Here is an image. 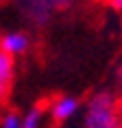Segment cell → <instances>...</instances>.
Instances as JSON below:
<instances>
[{"instance_id": "obj_5", "label": "cell", "mask_w": 122, "mask_h": 128, "mask_svg": "<svg viewBox=\"0 0 122 128\" xmlns=\"http://www.w3.org/2000/svg\"><path fill=\"white\" fill-rule=\"evenodd\" d=\"M44 117H46V108L41 104H35L22 115V128H41L44 126Z\"/></svg>"}, {"instance_id": "obj_6", "label": "cell", "mask_w": 122, "mask_h": 128, "mask_svg": "<svg viewBox=\"0 0 122 128\" xmlns=\"http://www.w3.org/2000/svg\"><path fill=\"white\" fill-rule=\"evenodd\" d=\"M0 128H22V115L18 111H5L0 115Z\"/></svg>"}, {"instance_id": "obj_3", "label": "cell", "mask_w": 122, "mask_h": 128, "mask_svg": "<svg viewBox=\"0 0 122 128\" xmlns=\"http://www.w3.org/2000/svg\"><path fill=\"white\" fill-rule=\"evenodd\" d=\"M0 50L7 52L9 56H22L31 50V37L22 30H11L0 37Z\"/></svg>"}, {"instance_id": "obj_2", "label": "cell", "mask_w": 122, "mask_h": 128, "mask_svg": "<svg viewBox=\"0 0 122 128\" xmlns=\"http://www.w3.org/2000/svg\"><path fill=\"white\" fill-rule=\"evenodd\" d=\"M81 111V102L76 100L74 96H57L48 102L46 113L50 115V120L54 124H66L72 117H76Z\"/></svg>"}, {"instance_id": "obj_4", "label": "cell", "mask_w": 122, "mask_h": 128, "mask_svg": "<svg viewBox=\"0 0 122 128\" xmlns=\"http://www.w3.org/2000/svg\"><path fill=\"white\" fill-rule=\"evenodd\" d=\"M13 80H15V59L0 50V104L7 102V98L11 96Z\"/></svg>"}, {"instance_id": "obj_8", "label": "cell", "mask_w": 122, "mask_h": 128, "mask_svg": "<svg viewBox=\"0 0 122 128\" xmlns=\"http://www.w3.org/2000/svg\"><path fill=\"white\" fill-rule=\"evenodd\" d=\"M118 96H120V100H122V68L118 72Z\"/></svg>"}, {"instance_id": "obj_7", "label": "cell", "mask_w": 122, "mask_h": 128, "mask_svg": "<svg viewBox=\"0 0 122 128\" xmlns=\"http://www.w3.org/2000/svg\"><path fill=\"white\" fill-rule=\"evenodd\" d=\"M107 4L113 11H118V13H122V0H107Z\"/></svg>"}, {"instance_id": "obj_1", "label": "cell", "mask_w": 122, "mask_h": 128, "mask_svg": "<svg viewBox=\"0 0 122 128\" xmlns=\"http://www.w3.org/2000/svg\"><path fill=\"white\" fill-rule=\"evenodd\" d=\"M81 111V128H122V100L118 91H94Z\"/></svg>"}]
</instances>
